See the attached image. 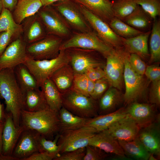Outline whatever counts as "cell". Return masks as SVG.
Instances as JSON below:
<instances>
[{
    "label": "cell",
    "mask_w": 160,
    "mask_h": 160,
    "mask_svg": "<svg viewBox=\"0 0 160 160\" xmlns=\"http://www.w3.org/2000/svg\"><path fill=\"white\" fill-rule=\"evenodd\" d=\"M0 99L4 100L5 112L12 114L15 125L19 127L21 112L25 110L24 95L17 81L14 68L0 71Z\"/></svg>",
    "instance_id": "cell-1"
},
{
    "label": "cell",
    "mask_w": 160,
    "mask_h": 160,
    "mask_svg": "<svg viewBox=\"0 0 160 160\" xmlns=\"http://www.w3.org/2000/svg\"><path fill=\"white\" fill-rule=\"evenodd\" d=\"M20 125L37 132L47 139L52 140L61 130L58 112L49 108L35 112L25 110L21 113Z\"/></svg>",
    "instance_id": "cell-2"
},
{
    "label": "cell",
    "mask_w": 160,
    "mask_h": 160,
    "mask_svg": "<svg viewBox=\"0 0 160 160\" xmlns=\"http://www.w3.org/2000/svg\"><path fill=\"white\" fill-rule=\"evenodd\" d=\"M62 106L73 114L89 119L98 115L97 100L71 90L62 94Z\"/></svg>",
    "instance_id": "cell-3"
},
{
    "label": "cell",
    "mask_w": 160,
    "mask_h": 160,
    "mask_svg": "<svg viewBox=\"0 0 160 160\" xmlns=\"http://www.w3.org/2000/svg\"><path fill=\"white\" fill-rule=\"evenodd\" d=\"M69 63V57L65 50H60L56 57L49 60H36L28 57L23 63L36 79L40 87L53 73Z\"/></svg>",
    "instance_id": "cell-4"
},
{
    "label": "cell",
    "mask_w": 160,
    "mask_h": 160,
    "mask_svg": "<svg viewBox=\"0 0 160 160\" xmlns=\"http://www.w3.org/2000/svg\"><path fill=\"white\" fill-rule=\"evenodd\" d=\"M72 48L95 50L105 58L114 49L103 40L94 31L73 33L70 37L63 41L60 49L65 50Z\"/></svg>",
    "instance_id": "cell-5"
},
{
    "label": "cell",
    "mask_w": 160,
    "mask_h": 160,
    "mask_svg": "<svg viewBox=\"0 0 160 160\" xmlns=\"http://www.w3.org/2000/svg\"><path fill=\"white\" fill-rule=\"evenodd\" d=\"M97 132L95 129L87 126L62 131L59 134L57 141L59 155L85 147L88 145L91 138Z\"/></svg>",
    "instance_id": "cell-6"
},
{
    "label": "cell",
    "mask_w": 160,
    "mask_h": 160,
    "mask_svg": "<svg viewBox=\"0 0 160 160\" xmlns=\"http://www.w3.org/2000/svg\"><path fill=\"white\" fill-rule=\"evenodd\" d=\"M65 50L69 57V64L74 73L83 74L90 68L105 67V63L100 56L103 55L96 51L77 48Z\"/></svg>",
    "instance_id": "cell-7"
},
{
    "label": "cell",
    "mask_w": 160,
    "mask_h": 160,
    "mask_svg": "<svg viewBox=\"0 0 160 160\" xmlns=\"http://www.w3.org/2000/svg\"><path fill=\"white\" fill-rule=\"evenodd\" d=\"M63 39L56 36L47 34L37 41L27 44V56L36 60L54 58L59 53Z\"/></svg>",
    "instance_id": "cell-8"
},
{
    "label": "cell",
    "mask_w": 160,
    "mask_h": 160,
    "mask_svg": "<svg viewBox=\"0 0 160 160\" xmlns=\"http://www.w3.org/2000/svg\"><path fill=\"white\" fill-rule=\"evenodd\" d=\"M130 54L126 55L124 59V67L123 74L125 87L124 95L125 105L137 101L143 97L145 90V82L142 76L136 72L131 67L129 60Z\"/></svg>",
    "instance_id": "cell-9"
},
{
    "label": "cell",
    "mask_w": 160,
    "mask_h": 160,
    "mask_svg": "<svg viewBox=\"0 0 160 160\" xmlns=\"http://www.w3.org/2000/svg\"><path fill=\"white\" fill-rule=\"evenodd\" d=\"M128 53L123 46L113 49L106 57L103 68L110 85L121 90L122 87L124 59Z\"/></svg>",
    "instance_id": "cell-10"
},
{
    "label": "cell",
    "mask_w": 160,
    "mask_h": 160,
    "mask_svg": "<svg viewBox=\"0 0 160 160\" xmlns=\"http://www.w3.org/2000/svg\"><path fill=\"white\" fill-rule=\"evenodd\" d=\"M37 13L47 34L63 39L69 38L72 34L71 28L63 17L55 9L44 7Z\"/></svg>",
    "instance_id": "cell-11"
},
{
    "label": "cell",
    "mask_w": 160,
    "mask_h": 160,
    "mask_svg": "<svg viewBox=\"0 0 160 160\" xmlns=\"http://www.w3.org/2000/svg\"><path fill=\"white\" fill-rule=\"evenodd\" d=\"M59 1L55 5V9L63 17L71 28L80 32H87L93 31L76 3L73 1V0Z\"/></svg>",
    "instance_id": "cell-12"
},
{
    "label": "cell",
    "mask_w": 160,
    "mask_h": 160,
    "mask_svg": "<svg viewBox=\"0 0 160 160\" xmlns=\"http://www.w3.org/2000/svg\"><path fill=\"white\" fill-rule=\"evenodd\" d=\"M77 4L80 10L93 30L103 40L113 48L123 46L122 38L115 34L108 23L83 5Z\"/></svg>",
    "instance_id": "cell-13"
},
{
    "label": "cell",
    "mask_w": 160,
    "mask_h": 160,
    "mask_svg": "<svg viewBox=\"0 0 160 160\" xmlns=\"http://www.w3.org/2000/svg\"><path fill=\"white\" fill-rule=\"evenodd\" d=\"M27 44L21 37H18L9 44L0 56V71L5 68H14L23 63L28 57Z\"/></svg>",
    "instance_id": "cell-14"
},
{
    "label": "cell",
    "mask_w": 160,
    "mask_h": 160,
    "mask_svg": "<svg viewBox=\"0 0 160 160\" xmlns=\"http://www.w3.org/2000/svg\"><path fill=\"white\" fill-rule=\"evenodd\" d=\"M155 105L135 102L126 107L128 114L140 128L160 119V114Z\"/></svg>",
    "instance_id": "cell-15"
},
{
    "label": "cell",
    "mask_w": 160,
    "mask_h": 160,
    "mask_svg": "<svg viewBox=\"0 0 160 160\" xmlns=\"http://www.w3.org/2000/svg\"><path fill=\"white\" fill-rule=\"evenodd\" d=\"M39 134L34 130L25 129L18 140L12 156L16 160H24L33 154L39 152Z\"/></svg>",
    "instance_id": "cell-16"
},
{
    "label": "cell",
    "mask_w": 160,
    "mask_h": 160,
    "mask_svg": "<svg viewBox=\"0 0 160 160\" xmlns=\"http://www.w3.org/2000/svg\"><path fill=\"white\" fill-rule=\"evenodd\" d=\"M25 129L20 125L17 127L14 124L12 114L6 112L5 117L2 134V154L11 157L18 140Z\"/></svg>",
    "instance_id": "cell-17"
},
{
    "label": "cell",
    "mask_w": 160,
    "mask_h": 160,
    "mask_svg": "<svg viewBox=\"0 0 160 160\" xmlns=\"http://www.w3.org/2000/svg\"><path fill=\"white\" fill-rule=\"evenodd\" d=\"M138 137L147 150L160 159V119L140 128Z\"/></svg>",
    "instance_id": "cell-18"
},
{
    "label": "cell",
    "mask_w": 160,
    "mask_h": 160,
    "mask_svg": "<svg viewBox=\"0 0 160 160\" xmlns=\"http://www.w3.org/2000/svg\"><path fill=\"white\" fill-rule=\"evenodd\" d=\"M107 129L117 140L129 141L138 136L140 128L128 114L112 124Z\"/></svg>",
    "instance_id": "cell-19"
},
{
    "label": "cell",
    "mask_w": 160,
    "mask_h": 160,
    "mask_svg": "<svg viewBox=\"0 0 160 160\" xmlns=\"http://www.w3.org/2000/svg\"><path fill=\"white\" fill-rule=\"evenodd\" d=\"M88 145L98 148L110 155H125L118 141L108 129L96 133L90 139Z\"/></svg>",
    "instance_id": "cell-20"
},
{
    "label": "cell",
    "mask_w": 160,
    "mask_h": 160,
    "mask_svg": "<svg viewBox=\"0 0 160 160\" xmlns=\"http://www.w3.org/2000/svg\"><path fill=\"white\" fill-rule=\"evenodd\" d=\"M98 100V115L114 112L121 108L120 106L124 103V95L111 85Z\"/></svg>",
    "instance_id": "cell-21"
},
{
    "label": "cell",
    "mask_w": 160,
    "mask_h": 160,
    "mask_svg": "<svg viewBox=\"0 0 160 160\" xmlns=\"http://www.w3.org/2000/svg\"><path fill=\"white\" fill-rule=\"evenodd\" d=\"M108 24L114 17L112 4L109 0H73Z\"/></svg>",
    "instance_id": "cell-22"
},
{
    "label": "cell",
    "mask_w": 160,
    "mask_h": 160,
    "mask_svg": "<svg viewBox=\"0 0 160 160\" xmlns=\"http://www.w3.org/2000/svg\"><path fill=\"white\" fill-rule=\"evenodd\" d=\"M151 32V30L129 38H122L123 46L129 54H136L144 59L150 57L148 42Z\"/></svg>",
    "instance_id": "cell-23"
},
{
    "label": "cell",
    "mask_w": 160,
    "mask_h": 160,
    "mask_svg": "<svg viewBox=\"0 0 160 160\" xmlns=\"http://www.w3.org/2000/svg\"><path fill=\"white\" fill-rule=\"evenodd\" d=\"M28 18L23 29L24 35L23 39L27 44L37 41L47 35L37 13Z\"/></svg>",
    "instance_id": "cell-24"
},
{
    "label": "cell",
    "mask_w": 160,
    "mask_h": 160,
    "mask_svg": "<svg viewBox=\"0 0 160 160\" xmlns=\"http://www.w3.org/2000/svg\"><path fill=\"white\" fill-rule=\"evenodd\" d=\"M128 115L126 107H122L114 112L89 119L84 126L93 128L97 132L107 129L112 124Z\"/></svg>",
    "instance_id": "cell-25"
},
{
    "label": "cell",
    "mask_w": 160,
    "mask_h": 160,
    "mask_svg": "<svg viewBox=\"0 0 160 160\" xmlns=\"http://www.w3.org/2000/svg\"><path fill=\"white\" fill-rule=\"evenodd\" d=\"M154 20L140 5L123 21L134 28L145 32L151 29Z\"/></svg>",
    "instance_id": "cell-26"
},
{
    "label": "cell",
    "mask_w": 160,
    "mask_h": 160,
    "mask_svg": "<svg viewBox=\"0 0 160 160\" xmlns=\"http://www.w3.org/2000/svg\"><path fill=\"white\" fill-rule=\"evenodd\" d=\"M74 74L68 63L58 69L53 73L49 79L60 93L63 94L71 89Z\"/></svg>",
    "instance_id": "cell-27"
},
{
    "label": "cell",
    "mask_w": 160,
    "mask_h": 160,
    "mask_svg": "<svg viewBox=\"0 0 160 160\" xmlns=\"http://www.w3.org/2000/svg\"><path fill=\"white\" fill-rule=\"evenodd\" d=\"M42 7L40 0H19L14 9L13 17L20 24L25 19L36 14Z\"/></svg>",
    "instance_id": "cell-28"
},
{
    "label": "cell",
    "mask_w": 160,
    "mask_h": 160,
    "mask_svg": "<svg viewBox=\"0 0 160 160\" xmlns=\"http://www.w3.org/2000/svg\"><path fill=\"white\" fill-rule=\"evenodd\" d=\"M118 141L124 154L127 157L137 160H148L151 153L142 144L138 136L130 141Z\"/></svg>",
    "instance_id": "cell-29"
},
{
    "label": "cell",
    "mask_w": 160,
    "mask_h": 160,
    "mask_svg": "<svg viewBox=\"0 0 160 160\" xmlns=\"http://www.w3.org/2000/svg\"><path fill=\"white\" fill-rule=\"evenodd\" d=\"M40 88L49 108L58 112L62 107V95L55 84L48 79L43 82Z\"/></svg>",
    "instance_id": "cell-30"
},
{
    "label": "cell",
    "mask_w": 160,
    "mask_h": 160,
    "mask_svg": "<svg viewBox=\"0 0 160 160\" xmlns=\"http://www.w3.org/2000/svg\"><path fill=\"white\" fill-rule=\"evenodd\" d=\"M14 72L17 81L24 94L28 90L40 88L36 79L24 64L16 66Z\"/></svg>",
    "instance_id": "cell-31"
},
{
    "label": "cell",
    "mask_w": 160,
    "mask_h": 160,
    "mask_svg": "<svg viewBox=\"0 0 160 160\" xmlns=\"http://www.w3.org/2000/svg\"><path fill=\"white\" fill-rule=\"evenodd\" d=\"M24 95L25 110L35 112L49 108L42 91L39 88L28 90Z\"/></svg>",
    "instance_id": "cell-32"
},
{
    "label": "cell",
    "mask_w": 160,
    "mask_h": 160,
    "mask_svg": "<svg viewBox=\"0 0 160 160\" xmlns=\"http://www.w3.org/2000/svg\"><path fill=\"white\" fill-rule=\"evenodd\" d=\"M58 114L61 127L60 132L64 130L76 129L84 126L89 119L75 115L63 106L59 110Z\"/></svg>",
    "instance_id": "cell-33"
},
{
    "label": "cell",
    "mask_w": 160,
    "mask_h": 160,
    "mask_svg": "<svg viewBox=\"0 0 160 160\" xmlns=\"http://www.w3.org/2000/svg\"><path fill=\"white\" fill-rule=\"evenodd\" d=\"M150 39V54L149 62H156L160 60V20L154 19L151 29Z\"/></svg>",
    "instance_id": "cell-34"
},
{
    "label": "cell",
    "mask_w": 160,
    "mask_h": 160,
    "mask_svg": "<svg viewBox=\"0 0 160 160\" xmlns=\"http://www.w3.org/2000/svg\"><path fill=\"white\" fill-rule=\"evenodd\" d=\"M111 2L114 17L122 21L138 5L133 0H113Z\"/></svg>",
    "instance_id": "cell-35"
},
{
    "label": "cell",
    "mask_w": 160,
    "mask_h": 160,
    "mask_svg": "<svg viewBox=\"0 0 160 160\" xmlns=\"http://www.w3.org/2000/svg\"><path fill=\"white\" fill-rule=\"evenodd\" d=\"M108 25L115 34L125 39L133 37L143 33L134 28L116 17L111 20Z\"/></svg>",
    "instance_id": "cell-36"
},
{
    "label": "cell",
    "mask_w": 160,
    "mask_h": 160,
    "mask_svg": "<svg viewBox=\"0 0 160 160\" xmlns=\"http://www.w3.org/2000/svg\"><path fill=\"white\" fill-rule=\"evenodd\" d=\"M9 31L18 34L23 31V27L15 22L11 11L3 7L0 14V33Z\"/></svg>",
    "instance_id": "cell-37"
},
{
    "label": "cell",
    "mask_w": 160,
    "mask_h": 160,
    "mask_svg": "<svg viewBox=\"0 0 160 160\" xmlns=\"http://www.w3.org/2000/svg\"><path fill=\"white\" fill-rule=\"evenodd\" d=\"M59 135H57L54 140H51L47 139L39 134L38 137L39 152H47L58 156L59 147L57 141Z\"/></svg>",
    "instance_id": "cell-38"
},
{
    "label": "cell",
    "mask_w": 160,
    "mask_h": 160,
    "mask_svg": "<svg viewBox=\"0 0 160 160\" xmlns=\"http://www.w3.org/2000/svg\"><path fill=\"white\" fill-rule=\"evenodd\" d=\"M153 20L160 15V0H133Z\"/></svg>",
    "instance_id": "cell-39"
},
{
    "label": "cell",
    "mask_w": 160,
    "mask_h": 160,
    "mask_svg": "<svg viewBox=\"0 0 160 160\" xmlns=\"http://www.w3.org/2000/svg\"><path fill=\"white\" fill-rule=\"evenodd\" d=\"M110 154L97 147L88 145L83 160H104L109 158Z\"/></svg>",
    "instance_id": "cell-40"
},
{
    "label": "cell",
    "mask_w": 160,
    "mask_h": 160,
    "mask_svg": "<svg viewBox=\"0 0 160 160\" xmlns=\"http://www.w3.org/2000/svg\"><path fill=\"white\" fill-rule=\"evenodd\" d=\"M87 82L88 79L84 73H75L73 81L71 90L89 96L87 91Z\"/></svg>",
    "instance_id": "cell-41"
},
{
    "label": "cell",
    "mask_w": 160,
    "mask_h": 160,
    "mask_svg": "<svg viewBox=\"0 0 160 160\" xmlns=\"http://www.w3.org/2000/svg\"><path fill=\"white\" fill-rule=\"evenodd\" d=\"M86 147L64 152L57 156L54 160H83Z\"/></svg>",
    "instance_id": "cell-42"
},
{
    "label": "cell",
    "mask_w": 160,
    "mask_h": 160,
    "mask_svg": "<svg viewBox=\"0 0 160 160\" xmlns=\"http://www.w3.org/2000/svg\"><path fill=\"white\" fill-rule=\"evenodd\" d=\"M109 83L105 78H103L95 82L93 92L91 97L96 100H98L108 88Z\"/></svg>",
    "instance_id": "cell-43"
},
{
    "label": "cell",
    "mask_w": 160,
    "mask_h": 160,
    "mask_svg": "<svg viewBox=\"0 0 160 160\" xmlns=\"http://www.w3.org/2000/svg\"><path fill=\"white\" fill-rule=\"evenodd\" d=\"M129 60L131 67L136 72L142 76L144 74L146 65L140 57L135 54H130Z\"/></svg>",
    "instance_id": "cell-44"
},
{
    "label": "cell",
    "mask_w": 160,
    "mask_h": 160,
    "mask_svg": "<svg viewBox=\"0 0 160 160\" xmlns=\"http://www.w3.org/2000/svg\"><path fill=\"white\" fill-rule=\"evenodd\" d=\"M151 104L159 107L160 104V80L152 82L149 95Z\"/></svg>",
    "instance_id": "cell-45"
},
{
    "label": "cell",
    "mask_w": 160,
    "mask_h": 160,
    "mask_svg": "<svg viewBox=\"0 0 160 160\" xmlns=\"http://www.w3.org/2000/svg\"><path fill=\"white\" fill-rule=\"evenodd\" d=\"M84 74L87 78L94 82L103 78H105L104 69L100 67L89 69Z\"/></svg>",
    "instance_id": "cell-46"
},
{
    "label": "cell",
    "mask_w": 160,
    "mask_h": 160,
    "mask_svg": "<svg viewBox=\"0 0 160 160\" xmlns=\"http://www.w3.org/2000/svg\"><path fill=\"white\" fill-rule=\"evenodd\" d=\"M16 34L13 31H4L0 33V56L12 42L14 36Z\"/></svg>",
    "instance_id": "cell-47"
},
{
    "label": "cell",
    "mask_w": 160,
    "mask_h": 160,
    "mask_svg": "<svg viewBox=\"0 0 160 160\" xmlns=\"http://www.w3.org/2000/svg\"><path fill=\"white\" fill-rule=\"evenodd\" d=\"M144 74L152 82L160 80V67L156 65H149L146 68Z\"/></svg>",
    "instance_id": "cell-48"
},
{
    "label": "cell",
    "mask_w": 160,
    "mask_h": 160,
    "mask_svg": "<svg viewBox=\"0 0 160 160\" xmlns=\"http://www.w3.org/2000/svg\"><path fill=\"white\" fill-rule=\"evenodd\" d=\"M57 156L47 152H38L25 158L24 160H52Z\"/></svg>",
    "instance_id": "cell-49"
},
{
    "label": "cell",
    "mask_w": 160,
    "mask_h": 160,
    "mask_svg": "<svg viewBox=\"0 0 160 160\" xmlns=\"http://www.w3.org/2000/svg\"><path fill=\"white\" fill-rule=\"evenodd\" d=\"M3 7L10 11L14 10L17 3V0H1Z\"/></svg>",
    "instance_id": "cell-50"
},
{
    "label": "cell",
    "mask_w": 160,
    "mask_h": 160,
    "mask_svg": "<svg viewBox=\"0 0 160 160\" xmlns=\"http://www.w3.org/2000/svg\"><path fill=\"white\" fill-rule=\"evenodd\" d=\"M4 123L0 124V160H9V158L3 155L1 153L2 148V134Z\"/></svg>",
    "instance_id": "cell-51"
},
{
    "label": "cell",
    "mask_w": 160,
    "mask_h": 160,
    "mask_svg": "<svg viewBox=\"0 0 160 160\" xmlns=\"http://www.w3.org/2000/svg\"><path fill=\"white\" fill-rule=\"evenodd\" d=\"M88 79L87 91L88 96H91L94 88L95 82Z\"/></svg>",
    "instance_id": "cell-52"
},
{
    "label": "cell",
    "mask_w": 160,
    "mask_h": 160,
    "mask_svg": "<svg viewBox=\"0 0 160 160\" xmlns=\"http://www.w3.org/2000/svg\"><path fill=\"white\" fill-rule=\"evenodd\" d=\"M6 112L4 105L0 101V124L4 123L5 117Z\"/></svg>",
    "instance_id": "cell-53"
},
{
    "label": "cell",
    "mask_w": 160,
    "mask_h": 160,
    "mask_svg": "<svg viewBox=\"0 0 160 160\" xmlns=\"http://www.w3.org/2000/svg\"><path fill=\"white\" fill-rule=\"evenodd\" d=\"M43 7L49 5L54 3L57 1H61L65 0H40Z\"/></svg>",
    "instance_id": "cell-54"
},
{
    "label": "cell",
    "mask_w": 160,
    "mask_h": 160,
    "mask_svg": "<svg viewBox=\"0 0 160 160\" xmlns=\"http://www.w3.org/2000/svg\"><path fill=\"white\" fill-rule=\"evenodd\" d=\"M3 7V6L1 0H0V14L1 12L2 8Z\"/></svg>",
    "instance_id": "cell-55"
},
{
    "label": "cell",
    "mask_w": 160,
    "mask_h": 160,
    "mask_svg": "<svg viewBox=\"0 0 160 160\" xmlns=\"http://www.w3.org/2000/svg\"><path fill=\"white\" fill-rule=\"evenodd\" d=\"M109 0V1H111V0Z\"/></svg>",
    "instance_id": "cell-56"
}]
</instances>
